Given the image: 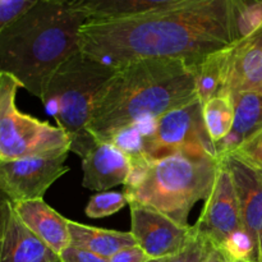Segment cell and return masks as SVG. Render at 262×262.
I'll return each instance as SVG.
<instances>
[{
	"instance_id": "cell-35",
	"label": "cell",
	"mask_w": 262,
	"mask_h": 262,
	"mask_svg": "<svg viewBox=\"0 0 262 262\" xmlns=\"http://www.w3.org/2000/svg\"><path fill=\"white\" fill-rule=\"evenodd\" d=\"M246 160V159H245ZM253 168H255V166H253ZM256 169V171H257V174L258 176H260V178L262 179V169H258V168H255Z\"/></svg>"
},
{
	"instance_id": "cell-28",
	"label": "cell",
	"mask_w": 262,
	"mask_h": 262,
	"mask_svg": "<svg viewBox=\"0 0 262 262\" xmlns=\"http://www.w3.org/2000/svg\"><path fill=\"white\" fill-rule=\"evenodd\" d=\"M234 154L242 156L255 168L262 169V132Z\"/></svg>"
},
{
	"instance_id": "cell-19",
	"label": "cell",
	"mask_w": 262,
	"mask_h": 262,
	"mask_svg": "<svg viewBox=\"0 0 262 262\" xmlns=\"http://www.w3.org/2000/svg\"><path fill=\"white\" fill-rule=\"evenodd\" d=\"M228 48L206 56L194 66L196 92L202 104L222 94L225 78Z\"/></svg>"
},
{
	"instance_id": "cell-3",
	"label": "cell",
	"mask_w": 262,
	"mask_h": 262,
	"mask_svg": "<svg viewBox=\"0 0 262 262\" xmlns=\"http://www.w3.org/2000/svg\"><path fill=\"white\" fill-rule=\"evenodd\" d=\"M86 22L71 0H40L0 31V74L14 77L41 100L56 69L81 51L79 33Z\"/></svg>"
},
{
	"instance_id": "cell-4",
	"label": "cell",
	"mask_w": 262,
	"mask_h": 262,
	"mask_svg": "<svg viewBox=\"0 0 262 262\" xmlns=\"http://www.w3.org/2000/svg\"><path fill=\"white\" fill-rule=\"evenodd\" d=\"M130 164L123 191L129 201L154 207L188 225L191 210L206 200L214 187L220 159L202 151H181L156 160L132 159Z\"/></svg>"
},
{
	"instance_id": "cell-18",
	"label": "cell",
	"mask_w": 262,
	"mask_h": 262,
	"mask_svg": "<svg viewBox=\"0 0 262 262\" xmlns=\"http://www.w3.org/2000/svg\"><path fill=\"white\" fill-rule=\"evenodd\" d=\"M68 227L71 245L91 251L107 260L123 248L136 245V241L130 232L90 227L73 220H69Z\"/></svg>"
},
{
	"instance_id": "cell-10",
	"label": "cell",
	"mask_w": 262,
	"mask_h": 262,
	"mask_svg": "<svg viewBox=\"0 0 262 262\" xmlns=\"http://www.w3.org/2000/svg\"><path fill=\"white\" fill-rule=\"evenodd\" d=\"M193 229L197 235L216 248L230 234L246 229L232 176L222 160L214 187L205 200L204 209Z\"/></svg>"
},
{
	"instance_id": "cell-13",
	"label": "cell",
	"mask_w": 262,
	"mask_h": 262,
	"mask_svg": "<svg viewBox=\"0 0 262 262\" xmlns=\"http://www.w3.org/2000/svg\"><path fill=\"white\" fill-rule=\"evenodd\" d=\"M219 159L232 176L243 225L258 245L262 233V179L256 169L238 154H228Z\"/></svg>"
},
{
	"instance_id": "cell-33",
	"label": "cell",
	"mask_w": 262,
	"mask_h": 262,
	"mask_svg": "<svg viewBox=\"0 0 262 262\" xmlns=\"http://www.w3.org/2000/svg\"><path fill=\"white\" fill-rule=\"evenodd\" d=\"M166 258H150L147 262H165Z\"/></svg>"
},
{
	"instance_id": "cell-6",
	"label": "cell",
	"mask_w": 262,
	"mask_h": 262,
	"mask_svg": "<svg viewBox=\"0 0 262 262\" xmlns=\"http://www.w3.org/2000/svg\"><path fill=\"white\" fill-rule=\"evenodd\" d=\"M18 89L20 84L14 77L0 74V160L71 152L68 137L58 125L18 110Z\"/></svg>"
},
{
	"instance_id": "cell-34",
	"label": "cell",
	"mask_w": 262,
	"mask_h": 262,
	"mask_svg": "<svg viewBox=\"0 0 262 262\" xmlns=\"http://www.w3.org/2000/svg\"><path fill=\"white\" fill-rule=\"evenodd\" d=\"M223 262H252V261H232V260H227V258L223 257Z\"/></svg>"
},
{
	"instance_id": "cell-27",
	"label": "cell",
	"mask_w": 262,
	"mask_h": 262,
	"mask_svg": "<svg viewBox=\"0 0 262 262\" xmlns=\"http://www.w3.org/2000/svg\"><path fill=\"white\" fill-rule=\"evenodd\" d=\"M61 262H109V260L102 256L87 251L84 248L76 247L73 245H69L63 252L59 255Z\"/></svg>"
},
{
	"instance_id": "cell-32",
	"label": "cell",
	"mask_w": 262,
	"mask_h": 262,
	"mask_svg": "<svg viewBox=\"0 0 262 262\" xmlns=\"http://www.w3.org/2000/svg\"><path fill=\"white\" fill-rule=\"evenodd\" d=\"M258 262H262V233L258 237Z\"/></svg>"
},
{
	"instance_id": "cell-29",
	"label": "cell",
	"mask_w": 262,
	"mask_h": 262,
	"mask_svg": "<svg viewBox=\"0 0 262 262\" xmlns=\"http://www.w3.org/2000/svg\"><path fill=\"white\" fill-rule=\"evenodd\" d=\"M150 260L140 246H129L109 258V262H147Z\"/></svg>"
},
{
	"instance_id": "cell-30",
	"label": "cell",
	"mask_w": 262,
	"mask_h": 262,
	"mask_svg": "<svg viewBox=\"0 0 262 262\" xmlns=\"http://www.w3.org/2000/svg\"><path fill=\"white\" fill-rule=\"evenodd\" d=\"M12 207V200L7 196V193H5L2 189V187H0V246H2L3 235H4L5 228H7L8 219H9L10 216Z\"/></svg>"
},
{
	"instance_id": "cell-15",
	"label": "cell",
	"mask_w": 262,
	"mask_h": 262,
	"mask_svg": "<svg viewBox=\"0 0 262 262\" xmlns=\"http://www.w3.org/2000/svg\"><path fill=\"white\" fill-rule=\"evenodd\" d=\"M234 120L229 135L215 145L217 158L237 152L262 132V94L246 91L230 95Z\"/></svg>"
},
{
	"instance_id": "cell-17",
	"label": "cell",
	"mask_w": 262,
	"mask_h": 262,
	"mask_svg": "<svg viewBox=\"0 0 262 262\" xmlns=\"http://www.w3.org/2000/svg\"><path fill=\"white\" fill-rule=\"evenodd\" d=\"M181 0H71V5L89 20H112L143 14Z\"/></svg>"
},
{
	"instance_id": "cell-23",
	"label": "cell",
	"mask_w": 262,
	"mask_h": 262,
	"mask_svg": "<svg viewBox=\"0 0 262 262\" xmlns=\"http://www.w3.org/2000/svg\"><path fill=\"white\" fill-rule=\"evenodd\" d=\"M238 41L262 28V0H234Z\"/></svg>"
},
{
	"instance_id": "cell-9",
	"label": "cell",
	"mask_w": 262,
	"mask_h": 262,
	"mask_svg": "<svg viewBox=\"0 0 262 262\" xmlns=\"http://www.w3.org/2000/svg\"><path fill=\"white\" fill-rule=\"evenodd\" d=\"M129 210L130 233L150 258L170 257L193 237V227L179 224L154 207L132 201Z\"/></svg>"
},
{
	"instance_id": "cell-25",
	"label": "cell",
	"mask_w": 262,
	"mask_h": 262,
	"mask_svg": "<svg viewBox=\"0 0 262 262\" xmlns=\"http://www.w3.org/2000/svg\"><path fill=\"white\" fill-rule=\"evenodd\" d=\"M40 0H0V31L19 19Z\"/></svg>"
},
{
	"instance_id": "cell-14",
	"label": "cell",
	"mask_w": 262,
	"mask_h": 262,
	"mask_svg": "<svg viewBox=\"0 0 262 262\" xmlns=\"http://www.w3.org/2000/svg\"><path fill=\"white\" fill-rule=\"evenodd\" d=\"M13 207L23 224L55 253L60 255L71 245L69 220L49 206L43 199L15 202Z\"/></svg>"
},
{
	"instance_id": "cell-1",
	"label": "cell",
	"mask_w": 262,
	"mask_h": 262,
	"mask_svg": "<svg viewBox=\"0 0 262 262\" xmlns=\"http://www.w3.org/2000/svg\"><path fill=\"white\" fill-rule=\"evenodd\" d=\"M237 41L234 0H181L133 17L89 20L79 50L112 68L142 59L196 66Z\"/></svg>"
},
{
	"instance_id": "cell-2",
	"label": "cell",
	"mask_w": 262,
	"mask_h": 262,
	"mask_svg": "<svg viewBox=\"0 0 262 262\" xmlns=\"http://www.w3.org/2000/svg\"><path fill=\"white\" fill-rule=\"evenodd\" d=\"M194 66L183 60L142 59L115 69L95 100L89 129L97 142L119 130L156 120L196 99Z\"/></svg>"
},
{
	"instance_id": "cell-11",
	"label": "cell",
	"mask_w": 262,
	"mask_h": 262,
	"mask_svg": "<svg viewBox=\"0 0 262 262\" xmlns=\"http://www.w3.org/2000/svg\"><path fill=\"white\" fill-rule=\"evenodd\" d=\"M262 89V28L228 48L222 94L230 95Z\"/></svg>"
},
{
	"instance_id": "cell-7",
	"label": "cell",
	"mask_w": 262,
	"mask_h": 262,
	"mask_svg": "<svg viewBox=\"0 0 262 262\" xmlns=\"http://www.w3.org/2000/svg\"><path fill=\"white\" fill-rule=\"evenodd\" d=\"M181 151H202L216 156L214 143L205 128L199 97L158 118L154 130L146 138L145 156L148 160Z\"/></svg>"
},
{
	"instance_id": "cell-26",
	"label": "cell",
	"mask_w": 262,
	"mask_h": 262,
	"mask_svg": "<svg viewBox=\"0 0 262 262\" xmlns=\"http://www.w3.org/2000/svg\"><path fill=\"white\" fill-rule=\"evenodd\" d=\"M207 246L209 243L194 232L189 242L176 255L166 258L165 262H202L206 255Z\"/></svg>"
},
{
	"instance_id": "cell-8",
	"label": "cell",
	"mask_w": 262,
	"mask_h": 262,
	"mask_svg": "<svg viewBox=\"0 0 262 262\" xmlns=\"http://www.w3.org/2000/svg\"><path fill=\"white\" fill-rule=\"evenodd\" d=\"M69 152L43 154L14 160H0V187L13 204L43 199L54 182L68 173Z\"/></svg>"
},
{
	"instance_id": "cell-20",
	"label": "cell",
	"mask_w": 262,
	"mask_h": 262,
	"mask_svg": "<svg viewBox=\"0 0 262 262\" xmlns=\"http://www.w3.org/2000/svg\"><path fill=\"white\" fill-rule=\"evenodd\" d=\"M205 128L214 146L224 140L232 129L234 107L229 96L217 95L202 104Z\"/></svg>"
},
{
	"instance_id": "cell-12",
	"label": "cell",
	"mask_w": 262,
	"mask_h": 262,
	"mask_svg": "<svg viewBox=\"0 0 262 262\" xmlns=\"http://www.w3.org/2000/svg\"><path fill=\"white\" fill-rule=\"evenodd\" d=\"M82 160V186L97 192L125 184L130 173L129 156L112 142H97Z\"/></svg>"
},
{
	"instance_id": "cell-24",
	"label": "cell",
	"mask_w": 262,
	"mask_h": 262,
	"mask_svg": "<svg viewBox=\"0 0 262 262\" xmlns=\"http://www.w3.org/2000/svg\"><path fill=\"white\" fill-rule=\"evenodd\" d=\"M129 197L124 192H99L90 197L84 212L91 219L112 216L123 207L129 206Z\"/></svg>"
},
{
	"instance_id": "cell-21",
	"label": "cell",
	"mask_w": 262,
	"mask_h": 262,
	"mask_svg": "<svg viewBox=\"0 0 262 262\" xmlns=\"http://www.w3.org/2000/svg\"><path fill=\"white\" fill-rule=\"evenodd\" d=\"M155 122L156 120H150V122L138 123V124L124 128V129L119 130L109 142L114 143L125 155L129 156L130 160L132 159L146 158V138L154 130Z\"/></svg>"
},
{
	"instance_id": "cell-5",
	"label": "cell",
	"mask_w": 262,
	"mask_h": 262,
	"mask_svg": "<svg viewBox=\"0 0 262 262\" xmlns=\"http://www.w3.org/2000/svg\"><path fill=\"white\" fill-rule=\"evenodd\" d=\"M115 69L79 51L49 79L41 101L69 140V151L83 158L97 143L89 129L95 100Z\"/></svg>"
},
{
	"instance_id": "cell-22",
	"label": "cell",
	"mask_w": 262,
	"mask_h": 262,
	"mask_svg": "<svg viewBox=\"0 0 262 262\" xmlns=\"http://www.w3.org/2000/svg\"><path fill=\"white\" fill-rule=\"evenodd\" d=\"M217 250L227 260L258 262V245L246 229L230 234Z\"/></svg>"
},
{
	"instance_id": "cell-31",
	"label": "cell",
	"mask_w": 262,
	"mask_h": 262,
	"mask_svg": "<svg viewBox=\"0 0 262 262\" xmlns=\"http://www.w3.org/2000/svg\"><path fill=\"white\" fill-rule=\"evenodd\" d=\"M202 262H223V256L216 247H214V246L209 243L206 255H205V258Z\"/></svg>"
},
{
	"instance_id": "cell-16",
	"label": "cell",
	"mask_w": 262,
	"mask_h": 262,
	"mask_svg": "<svg viewBox=\"0 0 262 262\" xmlns=\"http://www.w3.org/2000/svg\"><path fill=\"white\" fill-rule=\"evenodd\" d=\"M0 262H61L40 238L33 234L12 207L0 246Z\"/></svg>"
}]
</instances>
